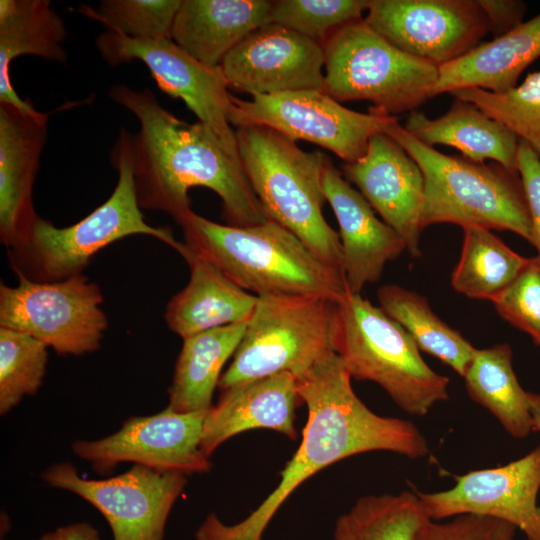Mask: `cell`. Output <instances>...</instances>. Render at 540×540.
I'll use <instances>...</instances> for the list:
<instances>
[{"label":"cell","mask_w":540,"mask_h":540,"mask_svg":"<svg viewBox=\"0 0 540 540\" xmlns=\"http://www.w3.org/2000/svg\"><path fill=\"white\" fill-rule=\"evenodd\" d=\"M517 171L520 175L533 228V246L540 260V156L532 145L519 139Z\"/></svg>","instance_id":"38"},{"label":"cell","mask_w":540,"mask_h":540,"mask_svg":"<svg viewBox=\"0 0 540 540\" xmlns=\"http://www.w3.org/2000/svg\"><path fill=\"white\" fill-rule=\"evenodd\" d=\"M540 57V13L511 31L479 44L464 56L439 67L431 97L458 89L480 88L504 93Z\"/></svg>","instance_id":"24"},{"label":"cell","mask_w":540,"mask_h":540,"mask_svg":"<svg viewBox=\"0 0 540 540\" xmlns=\"http://www.w3.org/2000/svg\"><path fill=\"white\" fill-rule=\"evenodd\" d=\"M323 50L322 90L338 102L365 100L392 115L432 98L439 67L398 49L364 19L338 30Z\"/></svg>","instance_id":"9"},{"label":"cell","mask_w":540,"mask_h":540,"mask_svg":"<svg viewBox=\"0 0 540 540\" xmlns=\"http://www.w3.org/2000/svg\"><path fill=\"white\" fill-rule=\"evenodd\" d=\"M507 343L476 349L463 376L466 390L488 410L505 431L523 439L533 431L528 392L519 384Z\"/></svg>","instance_id":"28"},{"label":"cell","mask_w":540,"mask_h":540,"mask_svg":"<svg viewBox=\"0 0 540 540\" xmlns=\"http://www.w3.org/2000/svg\"><path fill=\"white\" fill-rule=\"evenodd\" d=\"M490 28L499 37L523 22L527 4L520 0H478Z\"/></svg>","instance_id":"39"},{"label":"cell","mask_w":540,"mask_h":540,"mask_svg":"<svg viewBox=\"0 0 540 540\" xmlns=\"http://www.w3.org/2000/svg\"><path fill=\"white\" fill-rule=\"evenodd\" d=\"M235 134L243 168L268 218L343 273L339 234L322 212L326 201L322 175L328 158L319 150H301L266 126L238 127Z\"/></svg>","instance_id":"5"},{"label":"cell","mask_w":540,"mask_h":540,"mask_svg":"<svg viewBox=\"0 0 540 540\" xmlns=\"http://www.w3.org/2000/svg\"><path fill=\"white\" fill-rule=\"evenodd\" d=\"M297 387L307 407V422L276 488L237 524L226 525L211 513L198 528L196 540H262L275 513L299 485L347 457L371 451L411 459L428 454L426 438L411 421L378 415L360 400L334 351L297 379Z\"/></svg>","instance_id":"2"},{"label":"cell","mask_w":540,"mask_h":540,"mask_svg":"<svg viewBox=\"0 0 540 540\" xmlns=\"http://www.w3.org/2000/svg\"><path fill=\"white\" fill-rule=\"evenodd\" d=\"M207 411L179 413L167 406L153 415L130 417L106 437L76 440L72 451L103 475L123 462L186 476L205 473L211 468L201 449Z\"/></svg>","instance_id":"14"},{"label":"cell","mask_w":540,"mask_h":540,"mask_svg":"<svg viewBox=\"0 0 540 540\" xmlns=\"http://www.w3.org/2000/svg\"><path fill=\"white\" fill-rule=\"evenodd\" d=\"M102 303L100 287L84 274L56 282L18 277L16 286L0 285V327L79 356L101 346L108 326Z\"/></svg>","instance_id":"10"},{"label":"cell","mask_w":540,"mask_h":540,"mask_svg":"<svg viewBox=\"0 0 540 540\" xmlns=\"http://www.w3.org/2000/svg\"><path fill=\"white\" fill-rule=\"evenodd\" d=\"M326 202L335 214L348 290L360 294L377 282L385 265L406 250L400 236L379 220L364 196L342 176L328 158L322 175Z\"/></svg>","instance_id":"20"},{"label":"cell","mask_w":540,"mask_h":540,"mask_svg":"<svg viewBox=\"0 0 540 540\" xmlns=\"http://www.w3.org/2000/svg\"><path fill=\"white\" fill-rule=\"evenodd\" d=\"M454 98L475 104L490 118L527 142L540 139V71L527 75L515 88L493 93L480 88L458 89Z\"/></svg>","instance_id":"33"},{"label":"cell","mask_w":540,"mask_h":540,"mask_svg":"<svg viewBox=\"0 0 540 540\" xmlns=\"http://www.w3.org/2000/svg\"><path fill=\"white\" fill-rule=\"evenodd\" d=\"M48 115L0 104V240L21 245L39 218L32 201L40 157L47 140Z\"/></svg>","instance_id":"19"},{"label":"cell","mask_w":540,"mask_h":540,"mask_svg":"<svg viewBox=\"0 0 540 540\" xmlns=\"http://www.w3.org/2000/svg\"><path fill=\"white\" fill-rule=\"evenodd\" d=\"M364 21L398 49L438 67L490 32L478 0H370Z\"/></svg>","instance_id":"15"},{"label":"cell","mask_w":540,"mask_h":540,"mask_svg":"<svg viewBox=\"0 0 540 540\" xmlns=\"http://www.w3.org/2000/svg\"><path fill=\"white\" fill-rule=\"evenodd\" d=\"M220 68L229 87L251 96L322 90L324 50L287 27L267 23L238 43Z\"/></svg>","instance_id":"17"},{"label":"cell","mask_w":540,"mask_h":540,"mask_svg":"<svg viewBox=\"0 0 540 540\" xmlns=\"http://www.w3.org/2000/svg\"><path fill=\"white\" fill-rule=\"evenodd\" d=\"M517 529L502 520L463 514L445 520L427 518L414 540H515Z\"/></svg>","instance_id":"37"},{"label":"cell","mask_w":540,"mask_h":540,"mask_svg":"<svg viewBox=\"0 0 540 540\" xmlns=\"http://www.w3.org/2000/svg\"><path fill=\"white\" fill-rule=\"evenodd\" d=\"M182 0H103L97 8L81 12L105 25L108 31L133 39H171Z\"/></svg>","instance_id":"35"},{"label":"cell","mask_w":540,"mask_h":540,"mask_svg":"<svg viewBox=\"0 0 540 540\" xmlns=\"http://www.w3.org/2000/svg\"><path fill=\"white\" fill-rule=\"evenodd\" d=\"M333 350L351 378L382 387L404 412L426 415L448 400L449 379L424 361L409 333L361 294L336 304Z\"/></svg>","instance_id":"7"},{"label":"cell","mask_w":540,"mask_h":540,"mask_svg":"<svg viewBox=\"0 0 540 540\" xmlns=\"http://www.w3.org/2000/svg\"><path fill=\"white\" fill-rule=\"evenodd\" d=\"M427 518L416 492L366 495L337 519L332 540H414Z\"/></svg>","instance_id":"31"},{"label":"cell","mask_w":540,"mask_h":540,"mask_svg":"<svg viewBox=\"0 0 540 540\" xmlns=\"http://www.w3.org/2000/svg\"><path fill=\"white\" fill-rule=\"evenodd\" d=\"M248 323L226 325L183 339L168 388V407L179 413L207 411L221 370L235 354Z\"/></svg>","instance_id":"27"},{"label":"cell","mask_w":540,"mask_h":540,"mask_svg":"<svg viewBox=\"0 0 540 540\" xmlns=\"http://www.w3.org/2000/svg\"><path fill=\"white\" fill-rule=\"evenodd\" d=\"M397 120L373 108L369 113L353 111L323 90L254 95L249 100L233 95L229 115L231 126H266L293 142L326 148L346 163L360 159L370 138Z\"/></svg>","instance_id":"11"},{"label":"cell","mask_w":540,"mask_h":540,"mask_svg":"<svg viewBox=\"0 0 540 540\" xmlns=\"http://www.w3.org/2000/svg\"><path fill=\"white\" fill-rule=\"evenodd\" d=\"M417 163L424 178L421 226L452 223L512 231L533 245V228L518 171L446 155L413 137L398 120L384 132Z\"/></svg>","instance_id":"4"},{"label":"cell","mask_w":540,"mask_h":540,"mask_svg":"<svg viewBox=\"0 0 540 540\" xmlns=\"http://www.w3.org/2000/svg\"><path fill=\"white\" fill-rule=\"evenodd\" d=\"M177 224L187 244L238 287L257 296H314L337 304L349 293L342 272L272 219L236 227L191 211Z\"/></svg>","instance_id":"3"},{"label":"cell","mask_w":540,"mask_h":540,"mask_svg":"<svg viewBox=\"0 0 540 540\" xmlns=\"http://www.w3.org/2000/svg\"><path fill=\"white\" fill-rule=\"evenodd\" d=\"M533 431L540 432V395L528 392Z\"/></svg>","instance_id":"41"},{"label":"cell","mask_w":540,"mask_h":540,"mask_svg":"<svg viewBox=\"0 0 540 540\" xmlns=\"http://www.w3.org/2000/svg\"><path fill=\"white\" fill-rule=\"evenodd\" d=\"M532 147L535 149V151L539 154L540 156V139H537V140H533L531 142H529Z\"/></svg>","instance_id":"42"},{"label":"cell","mask_w":540,"mask_h":540,"mask_svg":"<svg viewBox=\"0 0 540 540\" xmlns=\"http://www.w3.org/2000/svg\"><path fill=\"white\" fill-rule=\"evenodd\" d=\"M39 540H101L98 531L85 522L58 527L41 536Z\"/></svg>","instance_id":"40"},{"label":"cell","mask_w":540,"mask_h":540,"mask_svg":"<svg viewBox=\"0 0 540 540\" xmlns=\"http://www.w3.org/2000/svg\"><path fill=\"white\" fill-rule=\"evenodd\" d=\"M41 478L94 506L114 540H163L168 516L187 484L184 474L142 465L106 479H87L70 462L51 464Z\"/></svg>","instance_id":"12"},{"label":"cell","mask_w":540,"mask_h":540,"mask_svg":"<svg viewBox=\"0 0 540 540\" xmlns=\"http://www.w3.org/2000/svg\"><path fill=\"white\" fill-rule=\"evenodd\" d=\"M403 127L430 147L451 146L474 162L492 160L517 171L518 136L473 103L454 98L450 109L436 119L410 112Z\"/></svg>","instance_id":"25"},{"label":"cell","mask_w":540,"mask_h":540,"mask_svg":"<svg viewBox=\"0 0 540 540\" xmlns=\"http://www.w3.org/2000/svg\"><path fill=\"white\" fill-rule=\"evenodd\" d=\"M377 298L380 308L409 333L419 350L464 376L476 348L459 331L443 322L424 296L387 284L378 289Z\"/></svg>","instance_id":"29"},{"label":"cell","mask_w":540,"mask_h":540,"mask_svg":"<svg viewBox=\"0 0 540 540\" xmlns=\"http://www.w3.org/2000/svg\"><path fill=\"white\" fill-rule=\"evenodd\" d=\"M530 260L513 251L488 229L463 228L461 254L451 274V285L469 298L492 301Z\"/></svg>","instance_id":"30"},{"label":"cell","mask_w":540,"mask_h":540,"mask_svg":"<svg viewBox=\"0 0 540 540\" xmlns=\"http://www.w3.org/2000/svg\"><path fill=\"white\" fill-rule=\"evenodd\" d=\"M190 270L187 285L166 306L164 319L182 339L251 319L258 296L229 280L213 263L185 241L174 248Z\"/></svg>","instance_id":"22"},{"label":"cell","mask_w":540,"mask_h":540,"mask_svg":"<svg viewBox=\"0 0 540 540\" xmlns=\"http://www.w3.org/2000/svg\"><path fill=\"white\" fill-rule=\"evenodd\" d=\"M130 134L122 129L112 152L119 177L110 197L85 218L68 227H56L39 217L27 239L8 249L17 277L56 282L83 274L102 248L125 237L144 234L175 248L178 240L166 227L146 223L138 204L131 159Z\"/></svg>","instance_id":"6"},{"label":"cell","mask_w":540,"mask_h":540,"mask_svg":"<svg viewBox=\"0 0 540 540\" xmlns=\"http://www.w3.org/2000/svg\"><path fill=\"white\" fill-rule=\"evenodd\" d=\"M95 45L110 66L142 61L163 92L181 99L198 121L211 127L230 149L238 152L235 130L229 121L233 95L220 66L203 65L172 39H133L107 30L97 37Z\"/></svg>","instance_id":"13"},{"label":"cell","mask_w":540,"mask_h":540,"mask_svg":"<svg viewBox=\"0 0 540 540\" xmlns=\"http://www.w3.org/2000/svg\"><path fill=\"white\" fill-rule=\"evenodd\" d=\"M271 6L268 0H182L171 39L203 65L219 67L248 34L269 23Z\"/></svg>","instance_id":"23"},{"label":"cell","mask_w":540,"mask_h":540,"mask_svg":"<svg viewBox=\"0 0 540 540\" xmlns=\"http://www.w3.org/2000/svg\"><path fill=\"white\" fill-rule=\"evenodd\" d=\"M497 313L540 347V260L531 258L516 279L491 301Z\"/></svg>","instance_id":"36"},{"label":"cell","mask_w":540,"mask_h":540,"mask_svg":"<svg viewBox=\"0 0 540 540\" xmlns=\"http://www.w3.org/2000/svg\"><path fill=\"white\" fill-rule=\"evenodd\" d=\"M343 171L382 221L400 236L408 253L421 256L425 187L417 163L391 137L377 133L370 138L365 154L345 163Z\"/></svg>","instance_id":"18"},{"label":"cell","mask_w":540,"mask_h":540,"mask_svg":"<svg viewBox=\"0 0 540 540\" xmlns=\"http://www.w3.org/2000/svg\"><path fill=\"white\" fill-rule=\"evenodd\" d=\"M370 0H275L269 23L287 27L323 46L338 30L362 20Z\"/></svg>","instance_id":"34"},{"label":"cell","mask_w":540,"mask_h":540,"mask_svg":"<svg viewBox=\"0 0 540 540\" xmlns=\"http://www.w3.org/2000/svg\"><path fill=\"white\" fill-rule=\"evenodd\" d=\"M336 303L321 297L260 295L219 389L288 372L297 379L333 352Z\"/></svg>","instance_id":"8"},{"label":"cell","mask_w":540,"mask_h":540,"mask_svg":"<svg viewBox=\"0 0 540 540\" xmlns=\"http://www.w3.org/2000/svg\"><path fill=\"white\" fill-rule=\"evenodd\" d=\"M300 403L297 378L288 372L222 390L217 403L206 412L201 449L210 457L231 437L258 428L295 440V411Z\"/></svg>","instance_id":"21"},{"label":"cell","mask_w":540,"mask_h":540,"mask_svg":"<svg viewBox=\"0 0 540 540\" xmlns=\"http://www.w3.org/2000/svg\"><path fill=\"white\" fill-rule=\"evenodd\" d=\"M108 96L139 122V131L130 134V146L141 209L162 211L177 223L192 211L189 190L202 186L221 199L227 225L248 227L269 219L239 153L211 127L178 119L148 88L136 90L117 84L109 89Z\"/></svg>","instance_id":"1"},{"label":"cell","mask_w":540,"mask_h":540,"mask_svg":"<svg viewBox=\"0 0 540 540\" xmlns=\"http://www.w3.org/2000/svg\"><path fill=\"white\" fill-rule=\"evenodd\" d=\"M66 36L65 24L49 0H0V104L36 110L13 88L11 63L22 55L64 63Z\"/></svg>","instance_id":"26"},{"label":"cell","mask_w":540,"mask_h":540,"mask_svg":"<svg viewBox=\"0 0 540 540\" xmlns=\"http://www.w3.org/2000/svg\"><path fill=\"white\" fill-rule=\"evenodd\" d=\"M540 446L506 465L469 471L444 491H416L426 516L445 520L463 514L505 521L528 540H540Z\"/></svg>","instance_id":"16"},{"label":"cell","mask_w":540,"mask_h":540,"mask_svg":"<svg viewBox=\"0 0 540 540\" xmlns=\"http://www.w3.org/2000/svg\"><path fill=\"white\" fill-rule=\"evenodd\" d=\"M47 346L24 333L0 327V414L38 392L46 374Z\"/></svg>","instance_id":"32"}]
</instances>
